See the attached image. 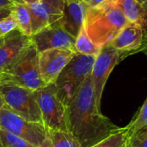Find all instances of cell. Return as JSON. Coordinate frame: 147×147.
I'll use <instances>...</instances> for the list:
<instances>
[{
    "mask_svg": "<svg viewBox=\"0 0 147 147\" xmlns=\"http://www.w3.org/2000/svg\"><path fill=\"white\" fill-rule=\"evenodd\" d=\"M67 128L81 147H91L121 128L97 107L91 75L67 106Z\"/></svg>",
    "mask_w": 147,
    "mask_h": 147,
    "instance_id": "6da1fadb",
    "label": "cell"
},
{
    "mask_svg": "<svg viewBox=\"0 0 147 147\" xmlns=\"http://www.w3.org/2000/svg\"><path fill=\"white\" fill-rule=\"evenodd\" d=\"M137 1H138V2H140L142 5H144V4L146 3V2L147 0H137Z\"/></svg>",
    "mask_w": 147,
    "mask_h": 147,
    "instance_id": "1f68e13d",
    "label": "cell"
},
{
    "mask_svg": "<svg viewBox=\"0 0 147 147\" xmlns=\"http://www.w3.org/2000/svg\"><path fill=\"white\" fill-rule=\"evenodd\" d=\"M116 3L89 8L84 26L90 40L102 47L109 45L127 24Z\"/></svg>",
    "mask_w": 147,
    "mask_h": 147,
    "instance_id": "7a4b0ae2",
    "label": "cell"
},
{
    "mask_svg": "<svg viewBox=\"0 0 147 147\" xmlns=\"http://www.w3.org/2000/svg\"><path fill=\"white\" fill-rule=\"evenodd\" d=\"M30 38L38 53L53 48H68L75 51L76 38L66 32L59 21L32 34Z\"/></svg>",
    "mask_w": 147,
    "mask_h": 147,
    "instance_id": "30bf717a",
    "label": "cell"
},
{
    "mask_svg": "<svg viewBox=\"0 0 147 147\" xmlns=\"http://www.w3.org/2000/svg\"><path fill=\"white\" fill-rule=\"evenodd\" d=\"M75 51L78 53L84 54V55H91V56H97L102 49L101 47L96 45L89 37L84 28V26L81 28L78 36L76 37Z\"/></svg>",
    "mask_w": 147,
    "mask_h": 147,
    "instance_id": "e0dca14e",
    "label": "cell"
},
{
    "mask_svg": "<svg viewBox=\"0 0 147 147\" xmlns=\"http://www.w3.org/2000/svg\"><path fill=\"white\" fill-rule=\"evenodd\" d=\"M89 8L85 1L65 0L63 16L59 22L66 32L76 38L84 25Z\"/></svg>",
    "mask_w": 147,
    "mask_h": 147,
    "instance_id": "4fadbf2b",
    "label": "cell"
},
{
    "mask_svg": "<svg viewBox=\"0 0 147 147\" xmlns=\"http://www.w3.org/2000/svg\"><path fill=\"white\" fill-rule=\"evenodd\" d=\"M17 28V23L12 12L7 17L0 21V38L4 37L6 34Z\"/></svg>",
    "mask_w": 147,
    "mask_h": 147,
    "instance_id": "603a6c76",
    "label": "cell"
},
{
    "mask_svg": "<svg viewBox=\"0 0 147 147\" xmlns=\"http://www.w3.org/2000/svg\"><path fill=\"white\" fill-rule=\"evenodd\" d=\"M141 51H142V52L147 56V43L143 45V47H142V50H141Z\"/></svg>",
    "mask_w": 147,
    "mask_h": 147,
    "instance_id": "f1b7e54d",
    "label": "cell"
},
{
    "mask_svg": "<svg viewBox=\"0 0 147 147\" xmlns=\"http://www.w3.org/2000/svg\"><path fill=\"white\" fill-rule=\"evenodd\" d=\"M127 137V147H147V126Z\"/></svg>",
    "mask_w": 147,
    "mask_h": 147,
    "instance_id": "7402d4cb",
    "label": "cell"
},
{
    "mask_svg": "<svg viewBox=\"0 0 147 147\" xmlns=\"http://www.w3.org/2000/svg\"><path fill=\"white\" fill-rule=\"evenodd\" d=\"M77 53L68 48H53L39 53V69L43 83L54 84L65 65Z\"/></svg>",
    "mask_w": 147,
    "mask_h": 147,
    "instance_id": "9c48e42d",
    "label": "cell"
},
{
    "mask_svg": "<svg viewBox=\"0 0 147 147\" xmlns=\"http://www.w3.org/2000/svg\"><path fill=\"white\" fill-rule=\"evenodd\" d=\"M3 38H0V45L2 44V42H3Z\"/></svg>",
    "mask_w": 147,
    "mask_h": 147,
    "instance_id": "836d02e7",
    "label": "cell"
},
{
    "mask_svg": "<svg viewBox=\"0 0 147 147\" xmlns=\"http://www.w3.org/2000/svg\"><path fill=\"white\" fill-rule=\"evenodd\" d=\"M127 128H120L91 147H127Z\"/></svg>",
    "mask_w": 147,
    "mask_h": 147,
    "instance_id": "d6986e66",
    "label": "cell"
},
{
    "mask_svg": "<svg viewBox=\"0 0 147 147\" xmlns=\"http://www.w3.org/2000/svg\"><path fill=\"white\" fill-rule=\"evenodd\" d=\"M118 0H85V3L88 4L90 8L95 7H102L109 4L116 3Z\"/></svg>",
    "mask_w": 147,
    "mask_h": 147,
    "instance_id": "d4e9b609",
    "label": "cell"
},
{
    "mask_svg": "<svg viewBox=\"0 0 147 147\" xmlns=\"http://www.w3.org/2000/svg\"><path fill=\"white\" fill-rule=\"evenodd\" d=\"M32 43L31 38L22 34L17 28L6 34L0 45V73L13 65Z\"/></svg>",
    "mask_w": 147,
    "mask_h": 147,
    "instance_id": "8fae6325",
    "label": "cell"
},
{
    "mask_svg": "<svg viewBox=\"0 0 147 147\" xmlns=\"http://www.w3.org/2000/svg\"><path fill=\"white\" fill-rule=\"evenodd\" d=\"M42 3L47 4L51 10L60 18L63 16V11L65 0H41Z\"/></svg>",
    "mask_w": 147,
    "mask_h": 147,
    "instance_id": "cb8c5ba5",
    "label": "cell"
},
{
    "mask_svg": "<svg viewBox=\"0 0 147 147\" xmlns=\"http://www.w3.org/2000/svg\"><path fill=\"white\" fill-rule=\"evenodd\" d=\"M50 147H81L78 140L69 131L48 130Z\"/></svg>",
    "mask_w": 147,
    "mask_h": 147,
    "instance_id": "ac0fdd59",
    "label": "cell"
},
{
    "mask_svg": "<svg viewBox=\"0 0 147 147\" xmlns=\"http://www.w3.org/2000/svg\"><path fill=\"white\" fill-rule=\"evenodd\" d=\"M145 40V29L135 23L127 24L109 44L114 48L134 54L142 50Z\"/></svg>",
    "mask_w": 147,
    "mask_h": 147,
    "instance_id": "7c38bea8",
    "label": "cell"
},
{
    "mask_svg": "<svg viewBox=\"0 0 147 147\" xmlns=\"http://www.w3.org/2000/svg\"><path fill=\"white\" fill-rule=\"evenodd\" d=\"M143 6H144V8H145V9H146V11L147 12V1L146 2V3H145V4H144Z\"/></svg>",
    "mask_w": 147,
    "mask_h": 147,
    "instance_id": "d6a6232c",
    "label": "cell"
},
{
    "mask_svg": "<svg viewBox=\"0 0 147 147\" xmlns=\"http://www.w3.org/2000/svg\"><path fill=\"white\" fill-rule=\"evenodd\" d=\"M35 93L45 127L49 131H68L67 106L59 96L54 84L45 85Z\"/></svg>",
    "mask_w": 147,
    "mask_h": 147,
    "instance_id": "8992f818",
    "label": "cell"
},
{
    "mask_svg": "<svg viewBox=\"0 0 147 147\" xmlns=\"http://www.w3.org/2000/svg\"><path fill=\"white\" fill-rule=\"evenodd\" d=\"M0 95L5 107L12 112L28 121L42 123L35 90L13 84H0Z\"/></svg>",
    "mask_w": 147,
    "mask_h": 147,
    "instance_id": "52a82bcc",
    "label": "cell"
},
{
    "mask_svg": "<svg viewBox=\"0 0 147 147\" xmlns=\"http://www.w3.org/2000/svg\"><path fill=\"white\" fill-rule=\"evenodd\" d=\"M83 1H85V0H83Z\"/></svg>",
    "mask_w": 147,
    "mask_h": 147,
    "instance_id": "8d00e7d4",
    "label": "cell"
},
{
    "mask_svg": "<svg viewBox=\"0 0 147 147\" xmlns=\"http://www.w3.org/2000/svg\"><path fill=\"white\" fill-rule=\"evenodd\" d=\"M128 55L131 54L117 50L110 45H107L102 47L99 54L96 57L91 71V80L94 88L96 102L100 109L104 86L111 71L116 65H118Z\"/></svg>",
    "mask_w": 147,
    "mask_h": 147,
    "instance_id": "ba28073f",
    "label": "cell"
},
{
    "mask_svg": "<svg viewBox=\"0 0 147 147\" xmlns=\"http://www.w3.org/2000/svg\"><path fill=\"white\" fill-rule=\"evenodd\" d=\"M16 0H0V9H12Z\"/></svg>",
    "mask_w": 147,
    "mask_h": 147,
    "instance_id": "484cf974",
    "label": "cell"
},
{
    "mask_svg": "<svg viewBox=\"0 0 147 147\" xmlns=\"http://www.w3.org/2000/svg\"><path fill=\"white\" fill-rule=\"evenodd\" d=\"M147 126V98L140 109L136 117L133 120V121L126 127L127 136L132 135L135 132Z\"/></svg>",
    "mask_w": 147,
    "mask_h": 147,
    "instance_id": "ffe728a7",
    "label": "cell"
},
{
    "mask_svg": "<svg viewBox=\"0 0 147 147\" xmlns=\"http://www.w3.org/2000/svg\"><path fill=\"white\" fill-rule=\"evenodd\" d=\"M16 2H17V3H22V2H21L20 0H16Z\"/></svg>",
    "mask_w": 147,
    "mask_h": 147,
    "instance_id": "e575fe53",
    "label": "cell"
},
{
    "mask_svg": "<svg viewBox=\"0 0 147 147\" xmlns=\"http://www.w3.org/2000/svg\"><path fill=\"white\" fill-rule=\"evenodd\" d=\"M0 147H2V145H1V140H0Z\"/></svg>",
    "mask_w": 147,
    "mask_h": 147,
    "instance_id": "d590c367",
    "label": "cell"
},
{
    "mask_svg": "<svg viewBox=\"0 0 147 147\" xmlns=\"http://www.w3.org/2000/svg\"><path fill=\"white\" fill-rule=\"evenodd\" d=\"M20 1H21L22 3H25V4H33V3L40 2L41 0H20Z\"/></svg>",
    "mask_w": 147,
    "mask_h": 147,
    "instance_id": "83f0119b",
    "label": "cell"
},
{
    "mask_svg": "<svg viewBox=\"0 0 147 147\" xmlns=\"http://www.w3.org/2000/svg\"><path fill=\"white\" fill-rule=\"evenodd\" d=\"M116 4L128 22L141 26L145 31L147 28V12L137 0H118Z\"/></svg>",
    "mask_w": 147,
    "mask_h": 147,
    "instance_id": "9a60e30c",
    "label": "cell"
},
{
    "mask_svg": "<svg viewBox=\"0 0 147 147\" xmlns=\"http://www.w3.org/2000/svg\"><path fill=\"white\" fill-rule=\"evenodd\" d=\"M0 129L27 140L37 147H50L48 130L42 123L25 120L7 107L0 109Z\"/></svg>",
    "mask_w": 147,
    "mask_h": 147,
    "instance_id": "5b68a950",
    "label": "cell"
},
{
    "mask_svg": "<svg viewBox=\"0 0 147 147\" xmlns=\"http://www.w3.org/2000/svg\"><path fill=\"white\" fill-rule=\"evenodd\" d=\"M0 140L2 147H37L27 140L0 129Z\"/></svg>",
    "mask_w": 147,
    "mask_h": 147,
    "instance_id": "44dd1931",
    "label": "cell"
},
{
    "mask_svg": "<svg viewBox=\"0 0 147 147\" xmlns=\"http://www.w3.org/2000/svg\"><path fill=\"white\" fill-rule=\"evenodd\" d=\"M11 12L16 18L17 29L24 35L30 37L32 35L31 14L28 5L22 3L16 2L12 7Z\"/></svg>",
    "mask_w": 147,
    "mask_h": 147,
    "instance_id": "2e32d148",
    "label": "cell"
},
{
    "mask_svg": "<svg viewBox=\"0 0 147 147\" xmlns=\"http://www.w3.org/2000/svg\"><path fill=\"white\" fill-rule=\"evenodd\" d=\"M12 9H0V21L10 15Z\"/></svg>",
    "mask_w": 147,
    "mask_h": 147,
    "instance_id": "4316f807",
    "label": "cell"
},
{
    "mask_svg": "<svg viewBox=\"0 0 147 147\" xmlns=\"http://www.w3.org/2000/svg\"><path fill=\"white\" fill-rule=\"evenodd\" d=\"M3 107H5V105H4L3 100V98H2V96H1V95H0V109H1L2 108H3Z\"/></svg>",
    "mask_w": 147,
    "mask_h": 147,
    "instance_id": "f546056e",
    "label": "cell"
},
{
    "mask_svg": "<svg viewBox=\"0 0 147 147\" xmlns=\"http://www.w3.org/2000/svg\"><path fill=\"white\" fill-rule=\"evenodd\" d=\"M147 43V28L146 29V31H145V40H144V44H146Z\"/></svg>",
    "mask_w": 147,
    "mask_h": 147,
    "instance_id": "4dcf8cb0",
    "label": "cell"
},
{
    "mask_svg": "<svg viewBox=\"0 0 147 147\" xmlns=\"http://www.w3.org/2000/svg\"><path fill=\"white\" fill-rule=\"evenodd\" d=\"M96 56L76 53L59 73L54 85L63 102L68 106L78 91L91 75Z\"/></svg>",
    "mask_w": 147,
    "mask_h": 147,
    "instance_id": "3957f363",
    "label": "cell"
},
{
    "mask_svg": "<svg viewBox=\"0 0 147 147\" xmlns=\"http://www.w3.org/2000/svg\"><path fill=\"white\" fill-rule=\"evenodd\" d=\"M0 84H13L32 90L46 85L40 78L39 53L34 43L13 65L0 73Z\"/></svg>",
    "mask_w": 147,
    "mask_h": 147,
    "instance_id": "277c9868",
    "label": "cell"
},
{
    "mask_svg": "<svg viewBox=\"0 0 147 147\" xmlns=\"http://www.w3.org/2000/svg\"><path fill=\"white\" fill-rule=\"evenodd\" d=\"M27 5L31 14L32 34H36L40 30L60 19L59 16L55 15L51 9L41 1Z\"/></svg>",
    "mask_w": 147,
    "mask_h": 147,
    "instance_id": "5bb4252c",
    "label": "cell"
}]
</instances>
